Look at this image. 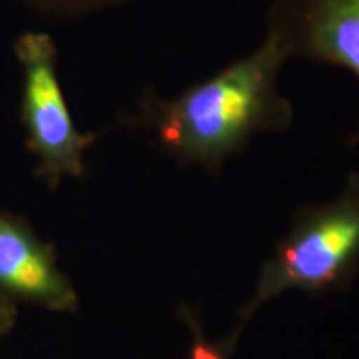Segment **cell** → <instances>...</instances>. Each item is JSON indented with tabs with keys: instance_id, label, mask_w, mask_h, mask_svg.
I'll list each match as a JSON object with an SVG mask.
<instances>
[{
	"instance_id": "cell-8",
	"label": "cell",
	"mask_w": 359,
	"mask_h": 359,
	"mask_svg": "<svg viewBox=\"0 0 359 359\" xmlns=\"http://www.w3.org/2000/svg\"><path fill=\"white\" fill-rule=\"evenodd\" d=\"M17 308L15 303L8 302V299L0 298V339L12 330L13 323H15Z\"/></svg>"
},
{
	"instance_id": "cell-3",
	"label": "cell",
	"mask_w": 359,
	"mask_h": 359,
	"mask_svg": "<svg viewBox=\"0 0 359 359\" xmlns=\"http://www.w3.org/2000/svg\"><path fill=\"white\" fill-rule=\"evenodd\" d=\"M15 55L24 72L22 123L27 148L37 158V175L52 188L65 177L83 178L85 151L97 135L75 127L58 82L55 43L45 32H27L17 39Z\"/></svg>"
},
{
	"instance_id": "cell-7",
	"label": "cell",
	"mask_w": 359,
	"mask_h": 359,
	"mask_svg": "<svg viewBox=\"0 0 359 359\" xmlns=\"http://www.w3.org/2000/svg\"><path fill=\"white\" fill-rule=\"evenodd\" d=\"M180 316H182V320L187 321V325L193 331V343L188 349L187 359H231L233 349H235L238 341L235 334L228 336L222 343H212V341L206 339L203 331H201L198 318L190 309L182 306L180 308Z\"/></svg>"
},
{
	"instance_id": "cell-5",
	"label": "cell",
	"mask_w": 359,
	"mask_h": 359,
	"mask_svg": "<svg viewBox=\"0 0 359 359\" xmlns=\"http://www.w3.org/2000/svg\"><path fill=\"white\" fill-rule=\"evenodd\" d=\"M0 298L52 311H77L79 296L57 264L52 245L29 223L0 210Z\"/></svg>"
},
{
	"instance_id": "cell-6",
	"label": "cell",
	"mask_w": 359,
	"mask_h": 359,
	"mask_svg": "<svg viewBox=\"0 0 359 359\" xmlns=\"http://www.w3.org/2000/svg\"><path fill=\"white\" fill-rule=\"evenodd\" d=\"M30 12L55 20H79L128 0H19Z\"/></svg>"
},
{
	"instance_id": "cell-4",
	"label": "cell",
	"mask_w": 359,
	"mask_h": 359,
	"mask_svg": "<svg viewBox=\"0 0 359 359\" xmlns=\"http://www.w3.org/2000/svg\"><path fill=\"white\" fill-rule=\"evenodd\" d=\"M268 37L286 55L343 69L359 82V0H269ZM359 143V127L348 147Z\"/></svg>"
},
{
	"instance_id": "cell-1",
	"label": "cell",
	"mask_w": 359,
	"mask_h": 359,
	"mask_svg": "<svg viewBox=\"0 0 359 359\" xmlns=\"http://www.w3.org/2000/svg\"><path fill=\"white\" fill-rule=\"evenodd\" d=\"M288 60L280 43L264 35L248 55L178 95L165 98L155 88L145 90L127 122L150 132L156 147L183 167L218 175L255 137L293 125L294 107L278 85Z\"/></svg>"
},
{
	"instance_id": "cell-2",
	"label": "cell",
	"mask_w": 359,
	"mask_h": 359,
	"mask_svg": "<svg viewBox=\"0 0 359 359\" xmlns=\"http://www.w3.org/2000/svg\"><path fill=\"white\" fill-rule=\"evenodd\" d=\"M359 275V172L353 170L334 200L308 205L259 271L257 290L238 311L240 326L269 299L290 290L321 296L344 291Z\"/></svg>"
}]
</instances>
